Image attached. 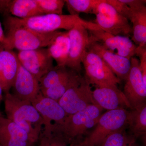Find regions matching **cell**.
<instances>
[{
  "label": "cell",
  "mask_w": 146,
  "mask_h": 146,
  "mask_svg": "<svg viewBox=\"0 0 146 146\" xmlns=\"http://www.w3.org/2000/svg\"><path fill=\"white\" fill-rule=\"evenodd\" d=\"M78 24H81L88 31L101 29L94 22L85 21L78 15L70 14H42L25 19L9 16L5 21L6 29L26 28L41 33L52 32L61 29L69 31Z\"/></svg>",
  "instance_id": "cell-1"
},
{
  "label": "cell",
  "mask_w": 146,
  "mask_h": 146,
  "mask_svg": "<svg viewBox=\"0 0 146 146\" xmlns=\"http://www.w3.org/2000/svg\"><path fill=\"white\" fill-rule=\"evenodd\" d=\"M4 100L6 118L37 142L44 123L41 115L31 103L20 99L10 92L5 94Z\"/></svg>",
  "instance_id": "cell-2"
},
{
  "label": "cell",
  "mask_w": 146,
  "mask_h": 146,
  "mask_svg": "<svg viewBox=\"0 0 146 146\" xmlns=\"http://www.w3.org/2000/svg\"><path fill=\"white\" fill-rule=\"evenodd\" d=\"M6 29L5 39L0 44L4 49L19 51L48 47L60 32L41 33L24 27Z\"/></svg>",
  "instance_id": "cell-3"
},
{
  "label": "cell",
  "mask_w": 146,
  "mask_h": 146,
  "mask_svg": "<svg viewBox=\"0 0 146 146\" xmlns=\"http://www.w3.org/2000/svg\"><path fill=\"white\" fill-rule=\"evenodd\" d=\"M102 110L98 105H91L82 111L68 115L61 125H56L70 143L96 125Z\"/></svg>",
  "instance_id": "cell-4"
},
{
  "label": "cell",
  "mask_w": 146,
  "mask_h": 146,
  "mask_svg": "<svg viewBox=\"0 0 146 146\" xmlns=\"http://www.w3.org/2000/svg\"><path fill=\"white\" fill-rule=\"evenodd\" d=\"M95 15L94 23L104 31L113 35L131 36L132 29L129 21L106 3V0L98 6Z\"/></svg>",
  "instance_id": "cell-5"
},
{
  "label": "cell",
  "mask_w": 146,
  "mask_h": 146,
  "mask_svg": "<svg viewBox=\"0 0 146 146\" xmlns=\"http://www.w3.org/2000/svg\"><path fill=\"white\" fill-rule=\"evenodd\" d=\"M85 72V79L97 87L117 85L121 80L96 54L87 50L82 61Z\"/></svg>",
  "instance_id": "cell-6"
},
{
  "label": "cell",
  "mask_w": 146,
  "mask_h": 146,
  "mask_svg": "<svg viewBox=\"0 0 146 146\" xmlns=\"http://www.w3.org/2000/svg\"><path fill=\"white\" fill-rule=\"evenodd\" d=\"M128 113L121 108L108 110L101 115L95 129L86 139L87 145L96 146L108 135L120 130L127 123Z\"/></svg>",
  "instance_id": "cell-7"
},
{
  "label": "cell",
  "mask_w": 146,
  "mask_h": 146,
  "mask_svg": "<svg viewBox=\"0 0 146 146\" xmlns=\"http://www.w3.org/2000/svg\"><path fill=\"white\" fill-rule=\"evenodd\" d=\"M58 102L68 115L82 111L91 105L97 104L90 84L84 79L80 84L68 90Z\"/></svg>",
  "instance_id": "cell-8"
},
{
  "label": "cell",
  "mask_w": 146,
  "mask_h": 146,
  "mask_svg": "<svg viewBox=\"0 0 146 146\" xmlns=\"http://www.w3.org/2000/svg\"><path fill=\"white\" fill-rule=\"evenodd\" d=\"M130 62V71L125 80L123 92L133 110L146 104V87L143 82L139 59L133 56Z\"/></svg>",
  "instance_id": "cell-9"
},
{
  "label": "cell",
  "mask_w": 146,
  "mask_h": 146,
  "mask_svg": "<svg viewBox=\"0 0 146 146\" xmlns=\"http://www.w3.org/2000/svg\"><path fill=\"white\" fill-rule=\"evenodd\" d=\"M68 31L70 49L66 67L79 73L82 70V59L89 45V31L78 24Z\"/></svg>",
  "instance_id": "cell-10"
},
{
  "label": "cell",
  "mask_w": 146,
  "mask_h": 146,
  "mask_svg": "<svg viewBox=\"0 0 146 146\" xmlns=\"http://www.w3.org/2000/svg\"><path fill=\"white\" fill-rule=\"evenodd\" d=\"M21 65L38 80L54 66L47 48L20 51L17 54Z\"/></svg>",
  "instance_id": "cell-11"
},
{
  "label": "cell",
  "mask_w": 146,
  "mask_h": 146,
  "mask_svg": "<svg viewBox=\"0 0 146 146\" xmlns=\"http://www.w3.org/2000/svg\"><path fill=\"white\" fill-rule=\"evenodd\" d=\"M89 31L91 39L101 43L113 52L116 51L121 56L130 60L136 55L137 46L128 36L113 35L102 30Z\"/></svg>",
  "instance_id": "cell-12"
},
{
  "label": "cell",
  "mask_w": 146,
  "mask_h": 146,
  "mask_svg": "<svg viewBox=\"0 0 146 146\" xmlns=\"http://www.w3.org/2000/svg\"><path fill=\"white\" fill-rule=\"evenodd\" d=\"M87 50L99 56L119 79L126 80L130 71V60L110 50L90 37Z\"/></svg>",
  "instance_id": "cell-13"
},
{
  "label": "cell",
  "mask_w": 146,
  "mask_h": 146,
  "mask_svg": "<svg viewBox=\"0 0 146 146\" xmlns=\"http://www.w3.org/2000/svg\"><path fill=\"white\" fill-rule=\"evenodd\" d=\"M130 9L129 21L132 24L131 40L137 46H146V1L123 0Z\"/></svg>",
  "instance_id": "cell-14"
},
{
  "label": "cell",
  "mask_w": 146,
  "mask_h": 146,
  "mask_svg": "<svg viewBox=\"0 0 146 146\" xmlns=\"http://www.w3.org/2000/svg\"><path fill=\"white\" fill-rule=\"evenodd\" d=\"M34 139L15 123L0 117V145L1 146H35Z\"/></svg>",
  "instance_id": "cell-15"
},
{
  "label": "cell",
  "mask_w": 146,
  "mask_h": 146,
  "mask_svg": "<svg viewBox=\"0 0 146 146\" xmlns=\"http://www.w3.org/2000/svg\"><path fill=\"white\" fill-rule=\"evenodd\" d=\"M93 96L98 105L108 111L126 108H131L124 94L117 85L97 87L93 91Z\"/></svg>",
  "instance_id": "cell-16"
},
{
  "label": "cell",
  "mask_w": 146,
  "mask_h": 146,
  "mask_svg": "<svg viewBox=\"0 0 146 146\" xmlns=\"http://www.w3.org/2000/svg\"><path fill=\"white\" fill-rule=\"evenodd\" d=\"M31 104L42 117L44 126L54 123L61 125L68 115L58 102L43 96L41 91Z\"/></svg>",
  "instance_id": "cell-17"
},
{
  "label": "cell",
  "mask_w": 146,
  "mask_h": 146,
  "mask_svg": "<svg viewBox=\"0 0 146 146\" xmlns=\"http://www.w3.org/2000/svg\"><path fill=\"white\" fill-rule=\"evenodd\" d=\"M12 88L13 95L23 100L31 103L40 93L39 81L19 62L18 72Z\"/></svg>",
  "instance_id": "cell-18"
},
{
  "label": "cell",
  "mask_w": 146,
  "mask_h": 146,
  "mask_svg": "<svg viewBox=\"0 0 146 146\" xmlns=\"http://www.w3.org/2000/svg\"><path fill=\"white\" fill-rule=\"evenodd\" d=\"M0 11L9 12L14 17L21 19L44 14L36 0L0 1Z\"/></svg>",
  "instance_id": "cell-19"
},
{
  "label": "cell",
  "mask_w": 146,
  "mask_h": 146,
  "mask_svg": "<svg viewBox=\"0 0 146 146\" xmlns=\"http://www.w3.org/2000/svg\"><path fill=\"white\" fill-rule=\"evenodd\" d=\"M2 63L1 86L3 91L9 93L13 86L18 72L19 61L13 51L3 48L0 53Z\"/></svg>",
  "instance_id": "cell-20"
},
{
  "label": "cell",
  "mask_w": 146,
  "mask_h": 146,
  "mask_svg": "<svg viewBox=\"0 0 146 146\" xmlns=\"http://www.w3.org/2000/svg\"><path fill=\"white\" fill-rule=\"evenodd\" d=\"M48 52L59 67H66L70 49L68 31H60L47 48Z\"/></svg>",
  "instance_id": "cell-21"
},
{
  "label": "cell",
  "mask_w": 146,
  "mask_h": 146,
  "mask_svg": "<svg viewBox=\"0 0 146 146\" xmlns=\"http://www.w3.org/2000/svg\"><path fill=\"white\" fill-rule=\"evenodd\" d=\"M84 78L79 73L72 70L70 74L54 86L41 91L43 96L58 102L59 99L69 89L81 83Z\"/></svg>",
  "instance_id": "cell-22"
},
{
  "label": "cell",
  "mask_w": 146,
  "mask_h": 146,
  "mask_svg": "<svg viewBox=\"0 0 146 146\" xmlns=\"http://www.w3.org/2000/svg\"><path fill=\"white\" fill-rule=\"evenodd\" d=\"M127 124H128L130 131L135 136L146 134V104L129 112Z\"/></svg>",
  "instance_id": "cell-23"
},
{
  "label": "cell",
  "mask_w": 146,
  "mask_h": 146,
  "mask_svg": "<svg viewBox=\"0 0 146 146\" xmlns=\"http://www.w3.org/2000/svg\"><path fill=\"white\" fill-rule=\"evenodd\" d=\"M70 15H78L80 13L96 14L98 6L103 0H66Z\"/></svg>",
  "instance_id": "cell-24"
},
{
  "label": "cell",
  "mask_w": 146,
  "mask_h": 146,
  "mask_svg": "<svg viewBox=\"0 0 146 146\" xmlns=\"http://www.w3.org/2000/svg\"><path fill=\"white\" fill-rule=\"evenodd\" d=\"M67 68L56 66L45 74L39 80L40 91L54 86L69 76L72 70Z\"/></svg>",
  "instance_id": "cell-25"
},
{
  "label": "cell",
  "mask_w": 146,
  "mask_h": 146,
  "mask_svg": "<svg viewBox=\"0 0 146 146\" xmlns=\"http://www.w3.org/2000/svg\"><path fill=\"white\" fill-rule=\"evenodd\" d=\"M36 1L44 14H63L65 5L64 0H36Z\"/></svg>",
  "instance_id": "cell-26"
},
{
  "label": "cell",
  "mask_w": 146,
  "mask_h": 146,
  "mask_svg": "<svg viewBox=\"0 0 146 146\" xmlns=\"http://www.w3.org/2000/svg\"><path fill=\"white\" fill-rule=\"evenodd\" d=\"M125 138L121 129L108 135L102 142L101 146H123Z\"/></svg>",
  "instance_id": "cell-27"
},
{
  "label": "cell",
  "mask_w": 146,
  "mask_h": 146,
  "mask_svg": "<svg viewBox=\"0 0 146 146\" xmlns=\"http://www.w3.org/2000/svg\"><path fill=\"white\" fill-rule=\"evenodd\" d=\"M136 55L139 57V67L143 82L146 87V46H137Z\"/></svg>",
  "instance_id": "cell-28"
},
{
  "label": "cell",
  "mask_w": 146,
  "mask_h": 146,
  "mask_svg": "<svg viewBox=\"0 0 146 146\" xmlns=\"http://www.w3.org/2000/svg\"><path fill=\"white\" fill-rule=\"evenodd\" d=\"M106 2L112 6L118 13L129 21L130 16V9L122 0H106Z\"/></svg>",
  "instance_id": "cell-29"
},
{
  "label": "cell",
  "mask_w": 146,
  "mask_h": 146,
  "mask_svg": "<svg viewBox=\"0 0 146 146\" xmlns=\"http://www.w3.org/2000/svg\"><path fill=\"white\" fill-rule=\"evenodd\" d=\"M86 139L83 141L78 140V138L73 140L69 146H87Z\"/></svg>",
  "instance_id": "cell-30"
},
{
  "label": "cell",
  "mask_w": 146,
  "mask_h": 146,
  "mask_svg": "<svg viewBox=\"0 0 146 146\" xmlns=\"http://www.w3.org/2000/svg\"><path fill=\"white\" fill-rule=\"evenodd\" d=\"M5 35L4 33L3 30L2 26L0 21V44L5 39Z\"/></svg>",
  "instance_id": "cell-31"
},
{
  "label": "cell",
  "mask_w": 146,
  "mask_h": 146,
  "mask_svg": "<svg viewBox=\"0 0 146 146\" xmlns=\"http://www.w3.org/2000/svg\"><path fill=\"white\" fill-rule=\"evenodd\" d=\"M3 48L1 45L0 44V53H1V51ZM1 72H2V63L1 60V56H0V81H1Z\"/></svg>",
  "instance_id": "cell-32"
},
{
  "label": "cell",
  "mask_w": 146,
  "mask_h": 146,
  "mask_svg": "<svg viewBox=\"0 0 146 146\" xmlns=\"http://www.w3.org/2000/svg\"><path fill=\"white\" fill-rule=\"evenodd\" d=\"M3 91L2 88V86H1V84H0V103L3 99Z\"/></svg>",
  "instance_id": "cell-33"
},
{
  "label": "cell",
  "mask_w": 146,
  "mask_h": 146,
  "mask_svg": "<svg viewBox=\"0 0 146 146\" xmlns=\"http://www.w3.org/2000/svg\"><path fill=\"white\" fill-rule=\"evenodd\" d=\"M123 146H133L131 144H128V143H125L123 145Z\"/></svg>",
  "instance_id": "cell-34"
},
{
  "label": "cell",
  "mask_w": 146,
  "mask_h": 146,
  "mask_svg": "<svg viewBox=\"0 0 146 146\" xmlns=\"http://www.w3.org/2000/svg\"><path fill=\"white\" fill-rule=\"evenodd\" d=\"M1 116H3V115H2L1 113V112H0V117H1Z\"/></svg>",
  "instance_id": "cell-35"
},
{
  "label": "cell",
  "mask_w": 146,
  "mask_h": 146,
  "mask_svg": "<svg viewBox=\"0 0 146 146\" xmlns=\"http://www.w3.org/2000/svg\"><path fill=\"white\" fill-rule=\"evenodd\" d=\"M87 146H93L89 145H87Z\"/></svg>",
  "instance_id": "cell-36"
},
{
  "label": "cell",
  "mask_w": 146,
  "mask_h": 146,
  "mask_svg": "<svg viewBox=\"0 0 146 146\" xmlns=\"http://www.w3.org/2000/svg\"><path fill=\"white\" fill-rule=\"evenodd\" d=\"M0 146H1V145H0Z\"/></svg>",
  "instance_id": "cell-37"
}]
</instances>
